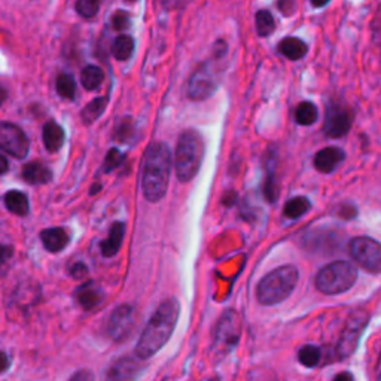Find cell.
I'll return each mask as SVG.
<instances>
[{
	"mask_svg": "<svg viewBox=\"0 0 381 381\" xmlns=\"http://www.w3.org/2000/svg\"><path fill=\"white\" fill-rule=\"evenodd\" d=\"M204 157V141L202 135L195 130H186L179 137L176 148V176L180 182H189L193 180Z\"/></svg>",
	"mask_w": 381,
	"mask_h": 381,
	"instance_id": "cell-3",
	"label": "cell"
},
{
	"mask_svg": "<svg viewBox=\"0 0 381 381\" xmlns=\"http://www.w3.org/2000/svg\"><path fill=\"white\" fill-rule=\"evenodd\" d=\"M103 298H104L103 291L94 283H85L78 291H76V301L79 302V306L84 310H91L94 307H97L103 301Z\"/></svg>",
	"mask_w": 381,
	"mask_h": 381,
	"instance_id": "cell-17",
	"label": "cell"
},
{
	"mask_svg": "<svg viewBox=\"0 0 381 381\" xmlns=\"http://www.w3.org/2000/svg\"><path fill=\"white\" fill-rule=\"evenodd\" d=\"M42 139L46 150L54 154V152L60 150L64 145V130L55 121H48L43 126Z\"/></svg>",
	"mask_w": 381,
	"mask_h": 381,
	"instance_id": "cell-18",
	"label": "cell"
},
{
	"mask_svg": "<svg viewBox=\"0 0 381 381\" xmlns=\"http://www.w3.org/2000/svg\"><path fill=\"white\" fill-rule=\"evenodd\" d=\"M143 373L140 358L124 356L113 360L104 373V381H136Z\"/></svg>",
	"mask_w": 381,
	"mask_h": 381,
	"instance_id": "cell-10",
	"label": "cell"
},
{
	"mask_svg": "<svg viewBox=\"0 0 381 381\" xmlns=\"http://www.w3.org/2000/svg\"><path fill=\"white\" fill-rule=\"evenodd\" d=\"M256 30H258L260 36H270L274 28H275V23L274 18L268 11H260L256 14Z\"/></svg>",
	"mask_w": 381,
	"mask_h": 381,
	"instance_id": "cell-29",
	"label": "cell"
},
{
	"mask_svg": "<svg viewBox=\"0 0 381 381\" xmlns=\"http://www.w3.org/2000/svg\"><path fill=\"white\" fill-rule=\"evenodd\" d=\"M81 81H82V85L85 90H88V91L97 90L104 81V72L101 68H99V66L90 64L82 70Z\"/></svg>",
	"mask_w": 381,
	"mask_h": 381,
	"instance_id": "cell-22",
	"label": "cell"
},
{
	"mask_svg": "<svg viewBox=\"0 0 381 381\" xmlns=\"http://www.w3.org/2000/svg\"><path fill=\"white\" fill-rule=\"evenodd\" d=\"M180 307L175 298H168L159 304L157 311L146 323L141 335L136 346V356L143 359H149L157 351L163 349V346L170 340L173 333L176 323L179 319Z\"/></svg>",
	"mask_w": 381,
	"mask_h": 381,
	"instance_id": "cell-1",
	"label": "cell"
},
{
	"mask_svg": "<svg viewBox=\"0 0 381 381\" xmlns=\"http://www.w3.org/2000/svg\"><path fill=\"white\" fill-rule=\"evenodd\" d=\"M101 0H76V12L85 20H91L99 14Z\"/></svg>",
	"mask_w": 381,
	"mask_h": 381,
	"instance_id": "cell-30",
	"label": "cell"
},
{
	"mask_svg": "<svg viewBox=\"0 0 381 381\" xmlns=\"http://www.w3.org/2000/svg\"><path fill=\"white\" fill-rule=\"evenodd\" d=\"M99 190H100V185H97V186H95V185H94V186H92V189H91V193H90V194L92 195L94 193H99Z\"/></svg>",
	"mask_w": 381,
	"mask_h": 381,
	"instance_id": "cell-41",
	"label": "cell"
},
{
	"mask_svg": "<svg viewBox=\"0 0 381 381\" xmlns=\"http://www.w3.org/2000/svg\"><path fill=\"white\" fill-rule=\"evenodd\" d=\"M23 179L30 185H45L52 180L51 170L39 161L28 163L23 168Z\"/></svg>",
	"mask_w": 381,
	"mask_h": 381,
	"instance_id": "cell-19",
	"label": "cell"
},
{
	"mask_svg": "<svg viewBox=\"0 0 381 381\" xmlns=\"http://www.w3.org/2000/svg\"><path fill=\"white\" fill-rule=\"evenodd\" d=\"M0 163H2V171H0V173H6V170H8V161L5 157L0 158Z\"/></svg>",
	"mask_w": 381,
	"mask_h": 381,
	"instance_id": "cell-38",
	"label": "cell"
},
{
	"mask_svg": "<svg viewBox=\"0 0 381 381\" xmlns=\"http://www.w3.org/2000/svg\"><path fill=\"white\" fill-rule=\"evenodd\" d=\"M133 51H135V41H133V37L127 35L118 36L112 43V54L119 61L128 60Z\"/></svg>",
	"mask_w": 381,
	"mask_h": 381,
	"instance_id": "cell-23",
	"label": "cell"
},
{
	"mask_svg": "<svg viewBox=\"0 0 381 381\" xmlns=\"http://www.w3.org/2000/svg\"><path fill=\"white\" fill-rule=\"evenodd\" d=\"M215 88V75L208 69L207 64H202L193 75H190L186 92L189 99L204 100L207 97H211Z\"/></svg>",
	"mask_w": 381,
	"mask_h": 381,
	"instance_id": "cell-11",
	"label": "cell"
},
{
	"mask_svg": "<svg viewBox=\"0 0 381 381\" xmlns=\"http://www.w3.org/2000/svg\"><path fill=\"white\" fill-rule=\"evenodd\" d=\"M112 26L115 30H127L130 26V15L124 11H118L112 18Z\"/></svg>",
	"mask_w": 381,
	"mask_h": 381,
	"instance_id": "cell-32",
	"label": "cell"
},
{
	"mask_svg": "<svg viewBox=\"0 0 381 381\" xmlns=\"http://www.w3.org/2000/svg\"><path fill=\"white\" fill-rule=\"evenodd\" d=\"M0 146L9 155L23 159L28 154L30 141H28L26 133L15 124L2 122V126H0Z\"/></svg>",
	"mask_w": 381,
	"mask_h": 381,
	"instance_id": "cell-9",
	"label": "cell"
},
{
	"mask_svg": "<svg viewBox=\"0 0 381 381\" xmlns=\"http://www.w3.org/2000/svg\"><path fill=\"white\" fill-rule=\"evenodd\" d=\"M108 106V97H97L92 101H90L87 106L82 110V121L90 126L95 119H99L101 117V113L104 112Z\"/></svg>",
	"mask_w": 381,
	"mask_h": 381,
	"instance_id": "cell-25",
	"label": "cell"
},
{
	"mask_svg": "<svg viewBox=\"0 0 381 381\" xmlns=\"http://www.w3.org/2000/svg\"><path fill=\"white\" fill-rule=\"evenodd\" d=\"M122 159H124V155L121 154V152L117 149V148H113L108 152V155H106V159H104V166H103V170L106 171V173H109V171L112 170H115L121 166L122 163Z\"/></svg>",
	"mask_w": 381,
	"mask_h": 381,
	"instance_id": "cell-31",
	"label": "cell"
},
{
	"mask_svg": "<svg viewBox=\"0 0 381 381\" xmlns=\"http://www.w3.org/2000/svg\"><path fill=\"white\" fill-rule=\"evenodd\" d=\"M309 46L298 37H286L279 43V52L289 60H301L306 57Z\"/></svg>",
	"mask_w": 381,
	"mask_h": 381,
	"instance_id": "cell-20",
	"label": "cell"
},
{
	"mask_svg": "<svg viewBox=\"0 0 381 381\" xmlns=\"http://www.w3.org/2000/svg\"><path fill=\"white\" fill-rule=\"evenodd\" d=\"M133 309L130 306H119L112 311L106 323V335L113 341H121L128 335L133 325Z\"/></svg>",
	"mask_w": 381,
	"mask_h": 381,
	"instance_id": "cell-13",
	"label": "cell"
},
{
	"mask_svg": "<svg viewBox=\"0 0 381 381\" xmlns=\"http://www.w3.org/2000/svg\"><path fill=\"white\" fill-rule=\"evenodd\" d=\"M340 216H341V217H344V219H351V217H355V216H356V211H355V207H353V206H344V207H341V211H340Z\"/></svg>",
	"mask_w": 381,
	"mask_h": 381,
	"instance_id": "cell-35",
	"label": "cell"
},
{
	"mask_svg": "<svg viewBox=\"0 0 381 381\" xmlns=\"http://www.w3.org/2000/svg\"><path fill=\"white\" fill-rule=\"evenodd\" d=\"M171 163V152L166 143H150L143 157L141 167V189L148 202L157 203L166 195Z\"/></svg>",
	"mask_w": 381,
	"mask_h": 381,
	"instance_id": "cell-2",
	"label": "cell"
},
{
	"mask_svg": "<svg viewBox=\"0 0 381 381\" xmlns=\"http://www.w3.org/2000/svg\"><path fill=\"white\" fill-rule=\"evenodd\" d=\"M377 20H378V21H381V8L378 9V14H377Z\"/></svg>",
	"mask_w": 381,
	"mask_h": 381,
	"instance_id": "cell-43",
	"label": "cell"
},
{
	"mask_svg": "<svg viewBox=\"0 0 381 381\" xmlns=\"http://www.w3.org/2000/svg\"><path fill=\"white\" fill-rule=\"evenodd\" d=\"M318 108L311 101H302L297 108V112H295V119H297L300 126H313L318 121Z\"/></svg>",
	"mask_w": 381,
	"mask_h": 381,
	"instance_id": "cell-26",
	"label": "cell"
},
{
	"mask_svg": "<svg viewBox=\"0 0 381 381\" xmlns=\"http://www.w3.org/2000/svg\"><path fill=\"white\" fill-rule=\"evenodd\" d=\"M332 381H353V377H351L349 373H342V374L337 375Z\"/></svg>",
	"mask_w": 381,
	"mask_h": 381,
	"instance_id": "cell-36",
	"label": "cell"
},
{
	"mask_svg": "<svg viewBox=\"0 0 381 381\" xmlns=\"http://www.w3.org/2000/svg\"><path fill=\"white\" fill-rule=\"evenodd\" d=\"M351 128V112L346 108L333 104L326 110L325 118V127L323 131L328 137L338 139L346 136Z\"/></svg>",
	"mask_w": 381,
	"mask_h": 381,
	"instance_id": "cell-12",
	"label": "cell"
},
{
	"mask_svg": "<svg viewBox=\"0 0 381 381\" xmlns=\"http://www.w3.org/2000/svg\"><path fill=\"white\" fill-rule=\"evenodd\" d=\"M164 5H171V3H177V0H163Z\"/></svg>",
	"mask_w": 381,
	"mask_h": 381,
	"instance_id": "cell-42",
	"label": "cell"
},
{
	"mask_svg": "<svg viewBox=\"0 0 381 381\" xmlns=\"http://www.w3.org/2000/svg\"><path fill=\"white\" fill-rule=\"evenodd\" d=\"M310 207H311V204L306 197H295L284 204L283 213L286 217H289V219H298V217L306 215L310 211Z\"/></svg>",
	"mask_w": 381,
	"mask_h": 381,
	"instance_id": "cell-24",
	"label": "cell"
},
{
	"mask_svg": "<svg viewBox=\"0 0 381 381\" xmlns=\"http://www.w3.org/2000/svg\"><path fill=\"white\" fill-rule=\"evenodd\" d=\"M349 252L362 268L381 274V243L369 237H356L350 242Z\"/></svg>",
	"mask_w": 381,
	"mask_h": 381,
	"instance_id": "cell-6",
	"label": "cell"
},
{
	"mask_svg": "<svg viewBox=\"0 0 381 381\" xmlns=\"http://www.w3.org/2000/svg\"><path fill=\"white\" fill-rule=\"evenodd\" d=\"M211 381H219V380H217V378H212Z\"/></svg>",
	"mask_w": 381,
	"mask_h": 381,
	"instance_id": "cell-44",
	"label": "cell"
},
{
	"mask_svg": "<svg viewBox=\"0 0 381 381\" xmlns=\"http://www.w3.org/2000/svg\"><path fill=\"white\" fill-rule=\"evenodd\" d=\"M57 92H59L63 99L73 100L76 97V84L73 76L70 75H60L57 78Z\"/></svg>",
	"mask_w": 381,
	"mask_h": 381,
	"instance_id": "cell-27",
	"label": "cell"
},
{
	"mask_svg": "<svg viewBox=\"0 0 381 381\" xmlns=\"http://www.w3.org/2000/svg\"><path fill=\"white\" fill-rule=\"evenodd\" d=\"M69 381H94V374L90 369H79L75 373Z\"/></svg>",
	"mask_w": 381,
	"mask_h": 381,
	"instance_id": "cell-33",
	"label": "cell"
},
{
	"mask_svg": "<svg viewBox=\"0 0 381 381\" xmlns=\"http://www.w3.org/2000/svg\"><path fill=\"white\" fill-rule=\"evenodd\" d=\"M41 240L45 249L51 253L64 251L70 242L69 233L64 228H48L41 233Z\"/></svg>",
	"mask_w": 381,
	"mask_h": 381,
	"instance_id": "cell-15",
	"label": "cell"
},
{
	"mask_svg": "<svg viewBox=\"0 0 381 381\" xmlns=\"http://www.w3.org/2000/svg\"><path fill=\"white\" fill-rule=\"evenodd\" d=\"M127 2H135V0H127Z\"/></svg>",
	"mask_w": 381,
	"mask_h": 381,
	"instance_id": "cell-45",
	"label": "cell"
},
{
	"mask_svg": "<svg viewBox=\"0 0 381 381\" xmlns=\"http://www.w3.org/2000/svg\"><path fill=\"white\" fill-rule=\"evenodd\" d=\"M368 323V313L365 310H358L350 314V318L342 329L341 338L337 346V353L340 359L349 358L356 350V346L360 338L362 331L365 329Z\"/></svg>",
	"mask_w": 381,
	"mask_h": 381,
	"instance_id": "cell-7",
	"label": "cell"
},
{
	"mask_svg": "<svg viewBox=\"0 0 381 381\" xmlns=\"http://www.w3.org/2000/svg\"><path fill=\"white\" fill-rule=\"evenodd\" d=\"M3 202L8 211L17 216H26L28 213V208H30L28 198L21 190H9V193L5 194Z\"/></svg>",
	"mask_w": 381,
	"mask_h": 381,
	"instance_id": "cell-21",
	"label": "cell"
},
{
	"mask_svg": "<svg viewBox=\"0 0 381 381\" xmlns=\"http://www.w3.org/2000/svg\"><path fill=\"white\" fill-rule=\"evenodd\" d=\"M240 340V319L234 310H228L219 319L215 331V346L224 353L233 350Z\"/></svg>",
	"mask_w": 381,
	"mask_h": 381,
	"instance_id": "cell-8",
	"label": "cell"
},
{
	"mask_svg": "<svg viewBox=\"0 0 381 381\" xmlns=\"http://www.w3.org/2000/svg\"><path fill=\"white\" fill-rule=\"evenodd\" d=\"M358 279V271L353 265L346 261L332 262L318 273L316 288L325 295L344 293Z\"/></svg>",
	"mask_w": 381,
	"mask_h": 381,
	"instance_id": "cell-5",
	"label": "cell"
},
{
	"mask_svg": "<svg viewBox=\"0 0 381 381\" xmlns=\"http://www.w3.org/2000/svg\"><path fill=\"white\" fill-rule=\"evenodd\" d=\"M124 234H126V225L122 222H115L110 226L109 237L100 244V251L103 256L112 258V256H115L119 252L124 240Z\"/></svg>",
	"mask_w": 381,
	"mask_h": 381,
	"instance_id": "cell-16",
	"label": "cell"
},
{
	"mask_svg": "<svg viewBox=\"0 0 381 381\" xmlns=\"http://www.w3.org/2000/svg\"><path fill=\"white\" fill-rule=\"evenodd\" d=\"M298 270L293 265H283L268 273L256 288V297L264 306H275L291 297L298 283Z\"/></svg>",
	"mask_w": 381,
	"mask_h": 381,
	"instance_id": "cell-4",
	"label": "cell"
},
{
	"mask_svg": "<svg viewBox=\"0 0 381 381\" xmlns=\"http://www.w3.org/2000/svg\"><path fill=\"white\" fill-rule=\"evenodd\" d=\"M344 152L340 148H325L319 150L316 157H314V167H316L320 173H332L342 161H344Z\"/></svg>",
	"mask_w": 381,
	"mask_h": 381,
	"instance_id": "cell-14",
	"label": "cell"
},
{
	"mask_svg": "<svg viewBox=\"0 0 381 381\" xmlns=\"http://www.w3.org/2000/svg\"><path fill=\"white\" fill-rule=\"evenodd\" d=\"M298 360L304 367L314 368L320 362V350L316 346H304L298 351Z\"/></svg>",
	"mask_w": 381,
	"mask_h": 381,
	"instance_id": "cell-28",
	"label": "cell"
},
{
	"mask_svg": "<svg viewBox=\"0 0 381 381\" xmlns=\"http://www.w3.org/2000/svg\"><path fill=\"white\" fill-rule=\"evenodd\" d=\"M72 274H73V277L75 279H82L85 274H87V266H85L84 264L78 262V264H75L72 266Z\"/></svg>",
	"mask_w": 381,
	"mask_h": 381,
	"instance_id": "cell-34",
	"label": "cell"
},
{
	"mask_svg": "<svg viewBox=\"0 0 381 381\" xmlns=\"http://www.w3.org/2000/svg\"><path fill=\"white\" fill-rule=\"evenodd\" d=\"M328 2H329V0H311L313 6H316V8H322V6H325Z\"/></svg>",
	"mask_w": 381,
	"mask_h": 381,
	"instance_id": "cell-37",
	"label": "cell"
},
{
	"mask_svg": "<svg viewBox=\"0 0 381 381\" xmlns=\"http://www.w3.org/2000/svg\"><path fill=\"white\" fill-rule=\"evenodd\" d=\"M2 358H3V367H2V369H3V371H6V369H8V362H9V360H8L6 353H3V355H2Z\"/></svg>",
	"mask_w": 381,
	"mask_h": 381,
	"instance_id": "cell-39",
	"label": "cell"
},
{
	"mask_svg": "<svg viewBox=\"0 0 381 381\" xmlns=\"http://www.w3.org/2000/svg\"><path fill=\"white\" fill-rule=\"evenodd\" d=\"M377 374H378V378L381 380V355H380V359H378V364H377Z\"/></svg>",
	"mask_w": 381,
	"mask_h": 381,
	"instance_id": "cell-40",
	"label": "cell"
}]
</instances>
